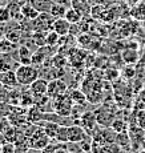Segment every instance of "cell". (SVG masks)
Listing matches in <instances>:
<instances>
[{
    "label": "cell",
    "instance_id": "obj_1",
    "mask_svg": "<svg viewBox=\"0 0 145 153\" xmlns=\"http://www.w3.org/2000/svg\"><path fill=\"white\" fill-rule=\"evenodd\" d=\"M15 73L19 85H24V87H29L35 80L39 79V71L32 67V64H20Z\"/></svg>",
    "mask_w": 145,
    "mask_h": 153
},
{
    "label": "cell",
    "instance_id": "obj_2",
    "mask_svg": "<svg viewBox=\"0 0 145 153\" xmlns=\"http://www.w3.org/2000/svg\"><path fill=\"white\" fill-rule=\"evenodd\" d=\"M77 121H79V124L87 131V133L89 134V136L93 137L94 134L99 132V123H97V117H96L94 112H89V111L84 112V113L80 116V119Z\"/></svg>",
    "mask_w": 145,
    "mask_h": 153
},
{
    "label": "cell",
    "instance_id": "obj_3",
    "mask_svg": "<svg viewBox=\"0 0 145 153\" xmlns=\"http://www.w3.org/2000/svg\"><path fill=\"white\" fill-rule=\"evenodd\" d=\"M128 133H129V137H131L132 151L137 152V151H140V149H143V143H144V137H145V129H143L140 125L129 126Z\"/></svg>",
    "mask_w": 145,
    "mask_h": 153
},
{
    "label": "cell",
    "instance_id": "obj_4",
    "mask_svg": "<svg viewBox=\"0 0 145 153\" xmlns=\"http://www.w3.org/2000/svg\"><path fill=\"white\" fill-rule=\"evenodd\" d=\"M49 143H51V139L45 134V132H44L43 128L36 129V131L31 134V137H29V140H28L29 148L39 149V151H41L43 148H45Z\"/></svg>",
    "mask_w": 145,
    "mask_h": 153
},
{
    "label": "cell",
    "instance_id": "obj_5",
    "mask_svg": "<svg viewBox=\"0 0 145 153\" xmlns=\"http://www.w3.org/2000/svg\"><path fill=\"white\" fill-rule=\"evenodd\" d=\"M72 99L69 95H60L55 97V111L56 113L61 114V116H71V111H72Z\"/></svg>",
    "mask_w": 145,
    "mask_h": 153
},
{
    "label": "cell",
    "instance_id": "obj_6",
    "mask_svg": "<svg viewBox=\"0 0 145 153\" xmlns=\"http://www.w3.org/2000/svg\"><path fill=\"white\" fill-rule=\"evenodd\" d=\"M88 137H89V134L87 133V131L77 123L68 126V141L69 143H80Z\"/></svg>",
    "mask_w": 145,
    "mask_h": 153
},
{
    "label": "cell",
    "instance_id": "obj_7",
    "mask_svg": "<svg viewBox=\"0 0 145 153\" xmlns=\"http://www.w3.org/2000/svg\"><path fill=\"white\" fill-rule=\"evenodd\" d=\"M65 92H67V85L64 81L59 80V79H55V80L48 83V91H47L48 97L55 99L60 95H64Z\"/></svg>",
    "mask_w": 145,
    "mask_h": 153
},
{
    "label": "cell",
    "instance_id": "obj_8",
    "mask_svg": "<svg viewBox=\"0 0 145 153\" xmlns=\"http://www.w3.org/2000/svg\"><path fill=\"white\" fill-rule=\"evenodd\" d=\"M71 25L72 24L68 22L65 17H56L52 23V29L60 36H67L71 31Z\"/></svg>",
    "mask_w": 145,
    "mask_h": 153
},
{
    "label": "cell",
    "instance_id": "obj_9",
    "mask_svg": "<svg viewBox=\"0 0 145 153\" xmlns=\"http://www.w3.org/2000/svg\"><path fill=\"white\" fill-rule=\"evenodd\" d=\"M29 91L32 92V95L33 96H37V97H40V96H47V91H48V81L45 80V79H37V80H35L33 83L29 85Z\"/></svg>",
    "mask_w": 145,
    "mask_h": 153
},
{
    "label": "cell",
    "instance_id": "obj_10",
    "mask_svg": "<svg viewBox=\"0 0 145 153\" xmlns=\"http://www.w3.org/2000/svg\"><path fill=\"white\" fill-rule=\"evenodd\" d=\"M121 59H123L124 64H131V65H135V64L138 63L140 60V53L136 48H131V47H126L123 52H121Z\"/></svg>",
    "mask_w": 145,
    "mask_h": 153
},
{
    "label": "cell",
    "instance_id": "obj_11",
    "mask_svg": "<svg viewBox=\"0 0 145 153\" xmlns=\"http://www.w3.org/2000/svg\"><path fill=\"white\" fill-rule=\"evenodd\" d=\"M0 83L3 85H7V87H16L17 80H16V73L15 71L10 69V71H3L0 73Z\"/></svg>",
    "mask_w": 145,
    "mask_h": 153
},
{
    "label": "cell",
    "instance_id": "obj_12",
    "mask_svg": "<svg viewBox=\"0 0 145 153\" xmlns=\"http://www.w3.org/2000/svg\"><path fill=\"white\" fill-rule=\"evenodd\" d=\"M64 17L71 23V24H79L83 19V13L80 12L77 8L75 7H71V8H67V12L64 15Z\"/></svg>",
    "mask_w": 145,
    "mask_h": 153
},
{
    "label": "cell",
    "instance_id": "obj_13",
    "mask_svg": "<svg viewBox=\"0 0 145 153\" xmlns=\"http://www.w3.org/2000/svg\"><path fill=\"white\" fill-rule=\"evenodd\" d=\"M116 144L120 146L121 149H123V151H129V148H132V145H131V137H129L128 131H124V132H120V133H117Z\"/></svg>",
    "mask_w": 145,
    "mask_h": 153
},
{
    "label": "cell",
    "instance_id": "obj_14",
    "mask_svg": "<svg viewBox=\"0 0 145 153\" xmlns=\"http://www.w3.org/2000/svg\"><path fill=\"white\" fill-rule=\"evenodd\" d=\"M17 57H19L20 64H32L33 53L29 51V48L27 45H22L17 49Z\"/></svg>",
    "mask_w": 145,
    "mask_h": 153
},
{
    "label": "cell",
    "instance_id": "obj_15",
    "mask_svg": "<svg viewBox=\"0 0 145 153\" xmlns=\"http://www.w3.org/2000/svg\"><path fill=\"white\" fill-rule=\"evenodd\" d=\"M22 13H23V16H24V19H27V20H35L40 15L39 11L31 4V1L22 5Z\"/></svg>",
    "mask_w": 145,
    "mask_h": 153
},
{
    "label": "cell",
    "instance_id": "obj_16",
    "mask_svg": "<svg viewBox=\"0 0 145 153\" xmlns=\"http://www.w3.org/2000/svg\"><path fill=\"white\" fill-rule=\"evenodd\" d=\"M29 1L39 12H49L53 4L52 0H29Z\"/></svg>",
    "mask_w": 145,
    "mask_h": 153
},
{
    "label": "cell",
    "instance_id": "obj_17",
    "mask_svg": "<svg viewBox=\"0 0 145 153\" xmlns=\"http://www.w3.org/2000/svg\"><path fill=\"white\" fill-rule=\"evenodd\" d=\"M67 12V7L60 3H53L52 7H51V11H49V15H52L53 19L56 17H64V15Z\"/></svg>",
    "mask_w": 145,
    "mask_h": 153
},
{
    "label": "cell",
    "instance_id": "obj_18",
    "mask_svg": "<svg viewBox=\"0 0 145 153\" xmlns=\"http://www.w3.org/2000/svg\"><path fill=\"white\" fill-rule=\"evenodd\" d=\"M15 49V43L10 42V40L7 39V37H4V39H0V53H11Z\"/></svg>",
    "mask_w": 145,
    "mask_h": 153
},
{
    "label": "cell",
    "instance_id": "obj_19",
    "mask_svg": "<svg viewBox=\"0 0 145 153\" xmlns=\"http://www.w3.org/2000/svg\"><path fill=\"white\" fill-rule=\"evenodd\" d=\"M69 96H71V99H72L73 104H84V102L87 101V96H85L80 89L72 91Z\"/></svg>",
    "mask_w": 145,
    "mask_h": 153
},
{
    "label": "cell",
    "instance_id": "obj_20",
    "mask_svg": "<svg viewBox=\"0 0 145 153\" xmlns=\"http://www.w3.org/2000/svg\"><path fill=\"white\" fill-rule=\"evenodd\" d=\"M111 128L113 129L115 132L120 133V132H124V131H128V124H126L124 120L121 119H115L111 124Z\"/></svg>",
    "mask_w": 145,
    "mask_h": 153
},
{
    "label": "cell",
    "instance_id": "obj_21",
    "mask_svg": "<svg viewBox=\"0 0 145 153\" xmlns=\"http://www.w3.org/2000/svg\"><path fill=\"white\" fill-rule=\"evenodd\" d=\"M56 141L59 143H68V126L60 125L57 129V134H56Z\"/></svg>",
    "mask_w": 145,
    "mask_h": 153
},
{
    "label": "cell",
    "instance_id": "obj_22",
    "mask_svg": "<svg viewBox=\"0 0 145 153\" xmlns=\"http://www.w3.org/2000/svg\"><path fill=\"white\" fill-rule=\"evenodd\" d=\"M136 73L137 72H136V69L133 68V65H131V64H125V67L121 69V76H123L125 80H132L136 76Z\"/></svg>",
    "mask_w": 145,
    "mask_h": 153
},
{
    "label": "cell",
    "instance_id": "obj_23",
    "mask_svg": "<svg viewBox=\"0 0 145 153\" xmlns=\"http://www.w3.org/2000/svg\"><path fill=\"white\" fill-rule=\"evenodd\" d=\"M11 19H12V16H11V11L8 8V5H0V23L5 24Z\"/></svg>",
    "mask_w": 145,
    "mask_h": 153
},
{
    "label": "cell",
    "instance_id": "obj_24",
    "mask_svg": "<svg viewBox=\"0 0 145 153\" xmlns=\"http://www.w3.org/2000/svg\"><path fill=\"white\" fill-rule=\"evenodd\" d=\"M4 37H7L10 42L17 43L22 37V29H8L7 33L4 35Z\"/></svg>",
    "mask_w": 145,
    "mask_h": 153
},
{
    "label": "cell",
    "instance_id": "obj_25",
    "mask_svg": "<svg viewBox=\"0 0 145 153\" xmlns=\"http://www.w3.org/2000/svg\"><path fill=\"white\" fill-rule=\"evenodd\" d=\"M60 35L59 33H56L55 31H52L49 32V33H47L45 35V44L47 45H55V44H57L59 43V40H60Z\"/></svg>",
    "mask_w": 145,
    "mask_h": 153
},
{
    "label": "cell",
    "instance_id": "obj_26",
    "mask_svg": "<svg viewBox=\"0 0 145 153\" xmlns=\"http://www.w3.org/2000/svg\"><path fill=\"white\" fill-rule=\"evenodd\" d=\"M0 153H15V144L8 141L0 146Z\"/></svg>",
    "mask_w": 145,
    "mask_h": 153
},
{
    "label": "cell",
    "instance_id": "obj_27",
    "mask_svg": "<svg viewBox=\"0 0 145 153\" xmlns=\"http://www.w3.org/2000/svg\"><path fill=\"white\" fill-rule=\"evenodd\" d=\"M55 149H56V144L49 143L45 148L41 149V153H53V152H55Z\"/></svg>",
    "mask_w": 145,
    "mask_h": 153
},
{
    "label": "cell",
    "instance_id": "obj_28",
    "mask_svg": "<svg viewBox=\"0 0 145 153\" xmlns=\"http://www.w3.org/2000/svg\"><path fill=\"white\" fill-rule=\"evenodd\" d=\"M137 99L140 100L141 102H144V104H145V84H144V87L141 88V91H140V92H138Z\"/></svg>",
    "mask_w": 145,
    "mask_h": 153
},
{
    "label": "cell",
    "instance_id": "obj_29",
    "mask_svg": "<svg viewBox=\"0 0 145 153\" xmlns=\"http://www.w3.org/2000/svg\"><path fill=\"white\" fill-rule=\"evenodd\" d=\"M135 153H145V149H141V151H137V152H135Z\"/></svg>",
    "mask_w": 145,
    "mask_h": 153
},
{
    "label": "cell",
    "instance_id": "obj_30",
    "mask_svg": "<svg viewBox=\"0 0 145 153\" xmlns=\"http://www.w3.org/2000/svg\"><path fill=\"white\" fill-rule=\"evenodd\" d=\"M0 39H3V33H1V32H0Z\"/></svg>",
    "mask_w": 145,
    "mask_h": 153
},
{
    "label": "cell",
    "instance_id": "obj_31",
    "mask_svg": "<svg viewBox=\"0 0 145 153\" xmlns=\"http://www.w3.org/2000/svg\"><path fill=\"white\" fill-rule=\"evenodd\" d=\"M68 153H73V152H69V151H68Z\"/></svg>",
    "mask_w": 145,
    "mask_h": 153
}]
</instances>
